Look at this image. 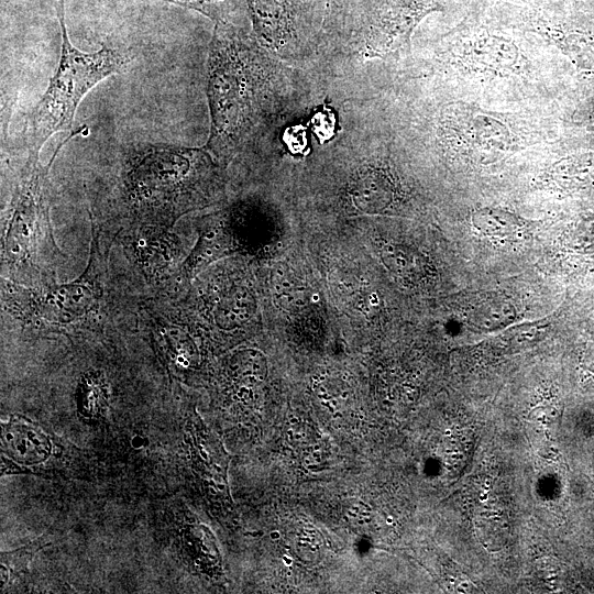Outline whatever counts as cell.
<instances>
[{"instance_id":"e0dca14e","label":"cell","mask_w":594,"mask_h":594,"mask_svg":"<svg viewBox=\"0 0 594 594\" xmlns=\"http://www.w3.org/2000/svg\"><path fill=\"white\" fill-rule=\"evenodd\" d=\"M349 0H326L322 28H342Z\"/></svg>"},{"instance_id":"7a4b0ae2","label":"cell","mask_w":594,"mask_h":594,"mask_svg":"<svg viewBox=\"0 0 594 594\" xmlns=\"http://www.w3.org/2000/svg\"><path fill=\"white\" fill-rule=\"evenodd\" d=\"M220 163L205 148L151 144L132 157L123 176V198L144 223L164 226L218 200Z\"/></svg>"},{"instance_id":"ac0fdd59","label":"cell","mask_w":594,"mask_h":594,"mask_svg":"<svg viewBox=\"0 0 594 594\" xmlns=\"http://www.w3.org/2000/svg\"><path fill=\"white\" fill-rule=\"evenodd\" d=\"M572 121L580 127L594 130V97L581 102L572 116Z\"/></svg>"},{"instance_id":"ba28073f","label":"cell","mask_w":594,"mask_h":594,"mask_svg":"<svg viewBox=\"0 0 594 594\" xmlns=\"http://www.w3.org/2000/svg\"><path fill=\"white\" fill-rule=\"evenodd\" d=\"M450 61L463 72L493 77L518 76L528 67L527 57L512 38L485 30L455 42Z\"/></svg>"},{"instance_id":"5bb4252c","label":"cell","mask_w":594,"mask_h":594,"mask_svg":"<svg viewBox=\"0 0 594 594\" xmlns=\"http://www.w3.org/2000/svg\"><path fill=\"white\" fill-rule=\"evenodd\" d=\"M512 302L498 296L484 297L466 312L468 321L480 329L491 330L507 326L515 318Z\"/></svg>"},{"instance_id":"6da1fadb","label":"cell","mask_w":594,"mask_h":594,"mask_svg":"<svg viewBox=\"0 0 594 594\" xmlns=\"http://www.w3.org/2000/svg\"><path fill=\"white\" fill-rule=\"evenodd\" d=\"M302 75L231 23L215 24L209 44L207 98L210 134L205 148L222 166L309 108Z\"/></svg>"},{"instance_id":"2e32d148","label":"cell","mask_w":594,"mask_h":594,"mask_svg":"<svg viewBox=\"0 0 594 594\" xmlns=\"http://www.w3.org/2000/svg\"><path fill=\"white\" fill-rule=\"evenodd\" d=\"M186 9L195 10L211 21L233 23V15L248 13L245 0H162ZM237 25V24H235Z\"/></svg>"},{"instance_id":"3957f363","label":"cell","mask_w":594,"mask_h":594,"mask_svg":"<svg viewBox=\"0 0 594 594\" xmlns=\"http://www.w3.org/2000/svg\"><path fill=\"white\" fill-rule=\"evenodd\" d=\"M57 14L62 30L58 65L24 125L25 145L31 155H38L53 134L70 131L76 110L89 90L121 72L133 59V54L127 48L102 45L90 53L78 50L68 36L65 0H59Z\"/></svg>"},{"instance_id":"277c9868","label":"cell","mask_w":594,"mask_h":594,"mask_svg":"<svg viewBox=\"0 0 594 594\" xmlns=\"http://www.w3.org/2000/svg\"><path fill=\"white\" fill-rule=\"evenodd\" d=\"M360 140V132H346L333 144V174L327 199L334 210L351 213H382L400 198L399 185L387 164Z\"/></svg>"},{"instance_id":"7c38bea8","label":"cell","mask_w":594,"mask_h":594,"mask_svg":"<svg viewBox=\"0 0 594 594\" xmlns=\"http://www.w3.org/2000/svg\"><path fill=\"white\" fill-rule=\"evenodd\" d=\"M550 185L561 190H572L594 182V152L562 157L546 173Z\"/></svg>"},{"instance_id":"52a82bcc","label":"cell","mask_w":594,"mask_h":594,"mask_svg":"<svg viewBox=\"0 0 594 594\" xmlns=\"http://www.w3.org/2000/svg\"><path fill=\"white\" fill-rule=\"evenodd\" d=\"M252 34L279 58H299L307 52L308 33L301 0H245Z\"/></svg>"},{"instance_id":"30bf717a","label":"cell","mask_w":594,"mask_h":594,"mask_svg":"<svg viewBox=\"0 0 594 594\" xmlns=\"http://www.w3.org/2000/svg\"><path fill=\"white\" fill-rule=\"evenodd\" d=\"M530 30L565 55L581 72L594 74V36L585 31L552 23L542 18L529 21Z\"/></svg>"},{"instance_id":"9a60e30c","label":"cell","mask_w":594,"mask_h":594,"mask_svg":"<svg viewBox=\"0 0 594 594\" xmlns=\"http://www.w3.org/2000/svg\"><path fill=\"white\" fill-rule=\"evenodd\" d=\"M47 544H50V540L42 536L19 549L1 552V592H4L9 585L28 572V565L34 554Z\"/></svg>"},{"instance_id":"8992f818","label":"cell","mask_w":594,"mask_h":594,"mask_svg":"<svg viewBox=\"0 0 594 594\" xmlns=\"http://www.w3.org/2000/svg\"><path fill=\"white\" fill-rule=\"evenodd\" d=\"M439 10L437 0H355L343 25L350 23L359 54L384 58L409 47L417 25Z\"/></svg>"},{"instance_id":"5b68a950","label":"cell","mask_w":594,"mask_h":594,"mask_svg":"<svg viewBox=\"0 0 594 594\" xmlns=\"http://www.w3.org/2000/svg\"><path fill=\"white\" fill-rule=\"evenodd\" d=\"M436 136L448 148L479 161H494L536 139L519 117L453 101L436 120Z\"/></svg>"},{"instance_id":"9c48e42d","label":"cell","mask_w":594,"mask_h":594,"mask_svg":"<svg viewBox=\"0 0 594 594\" xmlns=\"http://www.w3.org/2000/svg\"><path fill=\"white\" fill-rule=\"evenodd\" d=\"M1 473L15 474L16 463L23 468L37 465L53 454L51 435L30 419L12 415L8 422L1 424Z\"/></svg>"},{"instance_id":"8fae6325","label":"cell","mask_w":594,"mask_h":594,"mask_svg":"<svg viewBox=\"0 0 594 594\" xmlns=\"http://www.w3.org/2000/svg\"><path fill=\"white\" fill-rule=\"evenodd\" d=\"M96 290L92 282L79 278L51 289L41 299L43 316L57 321H72L86 314L94 302Z\"/></svg>"},{"instance_id":"4fadbf2b","label":"cell","mask_w":594,"mask_h":594,"mask_svg":"<svg viewBox=\"0 0 594 594\" xmlns=\"http://www.w3.org/2000/svg\"><path fill=\"white\" fill-rule=\"evenodd\" d=\"M473 227L481 233L495 238H509L521 233L527 221L504 209L480 208L471 216Z\"/></svg>"}]
</instances>
